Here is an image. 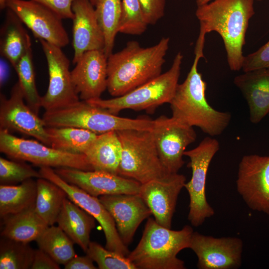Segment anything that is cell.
Here are the masks:
<instances>
[{
  "label": "cell",
  "mask_w": 269,
  "mask_h": 269,
  "mask_svg": "<svg viewBox=\"0 0 269 269\" xmlns=\"http://www.w3.org/2000/svg\"><path fill=\"white\" fill-rule=\"evenodd\" d=\"M99 199L112 216L121 240L127 246L132 242L140 223L152 215L139 193L104 195Z\"/></svg>",
  "instance_id": "d6986e66"
},
{
  "label": "cell",
  "mask_w": 269,
  "mask_h": 269,
  "mask_svg": "<svg viewBox=\"0 0 269 269\" xmlns=\"http://www.w3.org/2000/svg\"><path fill=\"white\" fill-rule=\"evenodd\" d=\"M71 71L72 81L84 101L100 98L107 89L108 57L102 50L84 53Z\"/></svg>",
  "instance_id": "ffe728a7"
},
{
  "label": "cell",
  "mask_w": 269,
  "mask_h": 269,
  "mask_svg": "<svg viewBox=\"0 0 269 269\" xmlns=\"http://www.w3.org/2000/svg\"><path fill=\"white\" fill-rule=\"evenodd\" d=\"M193 232L189 225L172 230L148 218L140 241L127 257L137 269H184V261L177 256L189 248Z\"/></svg>",
  "instance_id": "277c9868"
},
{
  "label": "cell",
  "mask_w": 269,
  "mask_h": 269,
  "mask_svg": "<svg viewBox=\"0 0 269 269\" xmlns=\"http://www.w3.org/2000/svg\"><path fill=\"white\" fill-rule=\"evenodd\" d=\"M74 17L72 46L75 64L83 54L94 50H104L103 32L98 21L95 7L90 0H75L72 4Z\"/></svg>",
  "instance_id": "44dd1931"
},
{
  "label": "cell",
  "mask_w": 269,
  "mask_h": 269,
  "mask_svg": "<svg viewBox=\"0 0 269 269\" xmlns=\"http://www.w3.org/2000/svg\"><path fill=\"white\" fill-rule=\"evenodd\" d=\"M36 242L39 249L59 265H65L76 255L74 243L58 226H48Z\"/></svg>",
  "instance_id": "f546056e"
},
{
  "label": "cell",
  "mask_w": 269,
  "mask_h": 269,
  "mask_svg": "<svg viewBox=\"0 0 269 269\" xmlns=\"http://www.w3.org/2000/svg\"><path fill=\"white\" fill-rule=\"evenodd\" d=\"M86 254L100 269H137L127 257L109 250L95 242H90Z\"/></svg>",
  "instance_id": "e575fe53"
},
{
  "label": "cell",
  "mask_w": 269,
  "mask_h": 269,
  "mask_svg": "<svg viewBox=\"0 0 269 269\" xmlns=\"http://www.w3.org/2000/svg\"><path fill=\"white\" fill-rule=\"evenodd\" d=\"M50 146L66 152L84 154L98 134L75 127H46Z\"/></svg>",
  "instance_id": "83f0119b"
},
{
  "label": "cell",
  "mask_w": 269,
  "mask_h": 269,
  "mask_svg": "<svg viewBox=\"0 0 269 269\" xmlns=\"http://www.w3.org/2000/svg\"><path fill=\"white\" fill-rule=\"evenodd\" d=\"M189 248L197 257L199 269H237L242 265L243 242L239 238H215L194 231Z\"/></svg>",
  "instance_id": "9a60e30c"
},
{
  "label": "cell",
  "mask_w": 269,
  "mask_h": 269,
  "mask_svg": "<svg viewBox=\"0 0 269 269\" xmlns=\"http://www.w3.org/2000/svg\"><path fill=\"white\" fill-rule=\"evenodd\" d=\"M236 187L250 209L269 215V156L244 155L239 164Z\"/></svg>",
  "instance_id": "4fadbf2b"
},
{
  "label": "cell",
  "mask_w": 269,
  "mask_h": 269,
  "mask_svg": "<svg viewBox=\"0 0 269 269\" xmlns=\"http://www.w3.org/2000/svg\"><path fill=\"white\" fill-rule=\"evenodd\" d=\"M1 219L3 220L1 237L27 243L36 241L49 226L38 215L34 207Z\"/></svg>",
  "instance_id": "484cf974"
},
{
  "label": "cell",
  "mask_w": 269,
  "mask_h": 269,
  "mask_svg": "<svg viewBox=\"0 0 269 269\" xmlns=\"http://www.w3.org/2000/svg\"><path fill=\"white\" fill-rule=\"evenodd\" d=\"M185 183V176L176 173L141 184L139 194L160 225L171 229L178 197Z\"/></svg>",
  "instance_id": "e0dca14e"
},
{
  "label": "cell",
  "mask_w": 269,
  "mask_h": 269,
  "mask_svg": "<svg viewBox=\"0 0 269 269\" xmlns=\"http://www.w3.org/2000/svg\"><path fill=\"white\" fill-rule=\"evenodd\" d=\"M234 83L247 102L250 121L259 123L269 114V69L244 72L234 78Z\"/></svg>",
  "instance_id": "7402d4cb"
},
{
  "label": "cell",
  "mask_w": 269,
  "mask_h": 269,
  "mask_svg": "<svg viewBox=\"0 0 269 269\" xmlns=\"http://www.w3.org/2000/svg\"><path fill=\"white\" fill-rule=\"evenodd\" d=\"M122 145L118 174L143 184L165 173L151 130L117 132Z\"/></svg>",
  "instance_id": "52a82bcc"
},
{
  "label": "cell",
  "mask_w": 269,
  "mask_h": 269,
  "mask_svg": "<svg viewBox=\"0 0 269 269\" xmlns=\"http://www.w3.org/2000/svg\"><path fill=\"white\" fill-rule=\"evenodd\" d=\"M18 82L27 105L37 115L41 107V97L36 88L31 48L22 57L14 68Z\"/></svg>",
  "instance_id": "d6a6232c"
},
{
  "label": "cell",
  "mask_w": 269,
  "mask_h": 269,
  "mask_svg": "<svg viewBox=\"0 0 269 269\" xmlns=\"http://www.w3.org/2000/svg\"><path fill=\"white\" fill-rule=\"evenodd\" d=\"M148 24H154L164 15L166 0H138Z\"/></svg>",
  "instance_id": "74e56055"
},
{
  "label": "cell",
  "mask_w": 269,
  "mask_h": 269,
  "mask_svg": "<svg viewBox=\"0 0 269 269\" xmlns=\"http://www.w3.org/2000/svg\"><path fill=\"white\" fill-rule=\"evenodd\" d=\"M151 131L165 173H178L184 164L183 156L186 147L196 139L193 127L161 115L153 120Z\"/></svg>",
  "instance_id": "30bf717a"
},
{
  "label": "cell",
  "mask_w": 269,
  "mask_h": 269,
  "mask_svg": "<svg viewBox=\"0 0 269 269\" xmlns=\"http://www.w3.org/2000/svg\"><path fill=\"white\" fill-rule=\"evenodd\" d=\"M6 8L11 10L38 39L60 48L69 42L62 18L43 5L32 0H7Z\"/></svg>",
  "instance_id": "5bb4252c"
},
{
  "label": "cell",
  "mask_w": 269,
  "mask_h": 269,
  "mask_svg": "<svg viewBox=\"0 0 269 269\" xmlns=\"http://www.w3.org/2000/svg\"><path fill=\"white\" fill-rule=\"evenodd\" d=\"M7 0H0V9H3L6 8L5 4Z\"/></svg>",
  "instance_id": "7bdbcfd3"
},
{
  "label": "cell",
  "mask_w": 269,
  "mask_h": 269,
  "mask_svg": "<svg viewBox=\"0 0 269 269\" xmlns=\"http://www.w3.org/2000/svg\"><path fill=\"white\" fill-rule=\"evenodd\" d=\"M55 171L65 181L98 197L121 194H138L141 184L134 179L119 174L99 170H82L61 167Z\"/></svg>",
  "instance_id": "ac0fdd59"
},
{
  "label": "cell",
  "mask_w": 269,
  "mask_h": 269,
  "mask_svg": "<svg viewBox=\"0 0 269 269\" xmlns=\"http://www.w3.org/2000/svg\"><path fill=\"white\" fill-rule=\"evenodd\" d=\"M34 253L35 250L28 243L2 237L0 242V269H30Z\"/></svg>",
  "instance_id": "1f68e13d"
},
{
  "label": "cell",
  "mask_w": 269,
  "mask_h": 269,
  "mask_svg": "<svg viewBox=\"0 0 269 269\" xmlns=\"http://www.w3.org/2000/svg\"><path fill=\"white\" fill-rule=\"evenodd\" d=\"M93 261L86 255L85 256L76 255L64 265L65 269H96L97 268L93 264Z\"/></svg>",
  "instance_id": "60d3db41"
},
{
  "label": "cell",
  "mask_w": 269,
  "mask_h": 269,
  "mask_svg": "<svg viewBox=\"0 0 269 269\" xmlns=\"http://www.w3.org/2000/svg\"><path fill=\"white\" fill-rule=\"evenodd\" d=\"M254 0H212L197 6L195 15L200 30L215 31L221 36L231 70L242 69L243 48L250 19L255 14Z\"/></svg>",
  "instance_id": "3957f363"
},
{
  "label": "cell",
  "mask_w": 269,
  "mask_h": 269,
  "mask_svg": "<svg viewBox=\"0 0 269 269\" xmlns=\"http://www.w3.org/2000/svg\"><path fill=\"white\" fill-rule=\"evenodd\" d=\"M41 177L39 171L25 163L0 157V184L15 185L30 178Z\"/></svg>",
  "instance_id": "d590c367"
},
{
  "label": "cell",
  "mask_w": 269,
  "mask_h": 269,
  "mask_svg": "<svg viewBox=\"0 0 269 269\" xmlns=\"http://www.w3.org/2000/svg\"><path fill=\"white\" fill-rule=\"evenodd\" d=\"M42 119L46 127H75L98 134L129 129L151 130L153 123V120L146 117H121L84 100L63 108L45 111Z\"/></svg>",
  "instance_id": "5b68a950"
},
{
  "label": "cell",
  "mask_w": 269,
  "mask_h": 269,
  "mask_svg": "<svg viewBox=\"0 0 269 269\" xmlns=\"http://www.w3.org/2000/svg\"><path fill=\"white\" fill-rule=\"evenodd\" d=\"M47 60L49 84L41 105L45 111L66 107L79 101V96L73 85L70 62L61 48L38 39Z\"/></svg>",
  "instance_id": "8fae6325"
},
{
  "label": "cell",
  "mask_w": 269,
  "mask_h": 269,
  "mask_svg": "<svg viewBox=\"0 0 269 269\" xmlns=\"http://www.w3.org/2000/svg\"><path fill=\"white\" fill-rule=\"evenodd\" d=\"M204 41L197 40L195 57L190 71L184 82L177 85L169 104L172 117L214 136L220 135L227 128L231 115L214 109L206 99L207 84L197 68L199 59L204 57Z\"/></svg>",
  "instance_id": "7a4b0ae2"
},
{
  "label": "cell",
  "mask_w": 269,
  "mask_h": 269,
  "mask_svg": "<svg viewBox=\"0 0 269 269\" xmlns=\"http://www.w3.org/2000/svg\"><path fill=\"white\" fill-rule=\"evenodd\" d=\"M84 154L94 170L118 174L122 145L117 132L98 134Z\"/></svg>",
  "instance_id": "d4e9b609"
},
{
  "label": "cell",
  "mask_w": 269,
  "mask_h": 269,
  "mask_svg": "<svg viewBox=\"0 0 269 269\" xmlns=\"http://www.w3.org/2000/svg\"><path fill=\"white\" fill-rule=\"evenodd\" d=\"M37 194L34 209L48 226L53 225L67 197L65 191L44 178L36 180Z\"/></svg>",
  "instance_id": "f1b7e54d"
},
{
  "label": "cell",
  "mask_w": 269,
  "mask_h": 269,
  "mask_svg": "<svg viewBox=\"0 0 269 269\" xmlns=\"http://www.w3.org/2000/svg\"><path fill=\"white\" fill-rule=\"evenodd\" d=\"M212 0H196V3L197 6H199L205 3H207ZM257 1H263L264 0H256Z\"/></svg>",
  "instance_id": "b9f144b4"
},
{
  "label": "cell",
  "mask_w": 269,
  "mask_h": 269,
  "mask_svg": "<svg viewBox=\"0 0 269 269\" xmlns=\"http://www.w3.org/2000/svg\"><path fill=\"white\" fill-rule=\"evenodd\" d=\"M36 181L30 178L19 185H0V216L2 219L35 206Z\"/></svg>",
  "instance_id": "4316f807"
},
{
  "label": "cell",
  "mask_w": 269,
  "mask_h": 269,
  "mask_svg": "<svg viewBox=\"0 0 269 269\" xmlns=\"http://www.w3.org/2000/svg\"><path fill=\"white\" fill-rule=\"evenodd\" d=\"M31 269H59V264L42 250H35Z\"/></svg>",
  "instance_id": "ab89813d"
},
{
  "label": "cell",
  "mask_w": 269,
  "mask_h": 269,
  "mask_svg": "<svg viewBox=\"0 0 269 269\" xmlns=\"http://www.w3.org/2000/svg\"><path fill=\"white\" fill-rule=\"evenodd\" d=\"M6 8L4 21L0 28V52L14 68L31 48V43L22 22L11 10Z\"/></svg>",
  "instance_id": "cb8c5ba5"
},
{
  "label": "cell",
  "mask_w": 269,
  "mask_h": 269,
  "mask_svg": "<svg viewBox=\"0 0 269 269\" xmlns=\"http://www.w3.org/2000/svg\"></svg>",
  "instance_id": "f6af8a7d"
},
{
  "label": "cell",
  "mask_w": 269,
  "mask_h": 269,
  "mask_svg": "<svg viewBox=\"0 0 269 269\" xmlns=\"http://www.w3.org/2000/svg\"><path fill=\"white\" fill-rule=\"evenodd\" d=\"M0 100V129L16 131L50 146L42 119L25 103L18 82L12 87L9 98L1 94Z\"/></svg>",
  "instance_id": "2e32d148"
},
{
  "label": "cell",
  "mask_w": 269,
  "mask_h": 269,
  "mask_svg": "<svg viewBox=\"0 0 269 269\" xmlns=\"http://www.w3.org/2000/svg\"><path fill=\"white\" fill-rule=\"evenodd\" d=\"M269 69V40L255 52L244 56L242 69L244 72Z\"/></svg>",
  "instance_id": "8d00e7d4"
},
{
  "label": "cell",
  "mask_w": 269,
  "mask_h": 269,
  "mask_svg": "<svg viewBox=\"0 0 269 269\" xmlns=\"http://www.w3.org/2000/svg\"><path fill=\"white\" fill-rule=\"evenodd\" d=\"M122 0H96L95 10L103 32L107 57L112 53L115 38L118 33L121 18Z\"/></svg>",
  "instance_id": "4dcf8cb0"
},
{
  "label": "cell",
  "mask_w": 269,
  "mask_h": 269,
  "mask_svg": "<svg viewBox=\"0 0 269 269\" xmlns=\"http://www.w3.org/2000/svg\"><path fill=\"white\" fill-rule=\"evenodd\" d=\"M0 151L9 157L40 167L94 170L84 154L62 151L41 142L15 136L4 129H0Z\"/></svg>",
  "instance_id": "ba28073f"
},
{
  "label": "cell",
  "mask_w": 269,
  "mask_h": 269,
  "mask_svg": "<svg viewBox=\"0 0 269 269\" xmlns=\"http://www.w3.org/2000/svg\"><path fill=\"white\" fill-rule=\"evenodd\" d=\"M219 148L217 139L207 136L196 147L184 153L190 159L188 166L192 170L191 179L184 185L190 200L188 220L195 227L202 225L207 218L215 214L207 200L205 188L210 164Z\"/></svg>",
  "instance_id": "9c48e42d"
},
{
  "label": "cell",
  "mask_w": 269,
  "mask_h": 269,
  "mask_svg": "<svg viewBox=\"0 0 269 269\" xmlns=\"http://www.w3.org/2000/svg\"><path fill=\"white\" fill-rule=\"evenodd\" d=\"M148 25L138 0H122L118 32L140 35Z\"/></svg>",
  "instance_id": "836d02e7"
},
{
  "label": "cell",
  "mask_w": 269,
  "mask_h": 269,
  "mask_svg": "<svg viewBox=\"0 0 269 269\" xmlns=\"http://www.w3.org/2000/svg\"><path fill=\"white\" fill-rule=\"evenodd\" d=\"M170 38L144 48L130 41L122 50L108 57L107 90L114 97L123 96L161 74Z\"/></svg>",
  "instance_id": "6da1fadb"
},
{
  "label": "cell",
  "mask_w": 269,
  "mask_h": 269,
  "mask_svg": "<svg viewBox=\"0 0 269 269\" xmlns=\"http://www.w3.org/2000/svg\"><path fill=\"white\" fill-rule=\"evenodd\" d=\"M39 171L42 178L62 188L70 200L91 215L99 222L105 234L107 249L124 256H128L130 252L128 246L122 241L112 216L99 198L68 183L51 167H40Z\"/></svg>",
  "instance_id": "7c38bea8"
},
{
  "label": "cell",
  "mask_w": 269,
  "mask_h": 269,
  "mask_svg": "<svg viewBox=\"0 0 269 269\" xmlns=\"http://www.w3.org/2000/svg\"><path fill=\"white\" fill-rule=\"evenodd\" d=\"M183 58L182 54L178 52L168 71L123 96L86 101L114 115L125 109L153 112L159 106L171 100L178 84Z\"/></svg>",
  "instance_id": "8992f818"
},
{
  "label": "cell",
  "mask_w": 269,
  "mask_h": 269,
  "mask_svg": "<svg viewBox=\"0 0 269 269\" xmlns=\"http://www.w3.org/2000/svg\"><path fill=\"white\" fill-rule=\"evenodd\" d=\"M95 219L69 198H65L57 219L58 226L86 253Z\"/></svg>",
  "instance_id": "603a6c76"
},
{
  "label": "cell",
  "mask_w": 269,
  "mask_h": 269,
  "mask_svg": "<svg viewBox=\"0 0 269 269\" xmlns=\"http://www.w3.org/2000/svg\"><path fill=\"white\" fill-rule=\"evenodd\" d=\"M90 1H91V2L92 3V4L95 6V2H96V0H90Z\"/></svg>",
  "instance_id": "ee69618b"
},
{
  "label": "cell",
  "mask_w": 269,
  "mask_h": 269,
  "mask_svg": "<svg viewBox=\"0 0 269 269\" xmlns=\"http://www.w3.org/2000/svg\"><path fill=\"white\" fill-rule=\"evenodd\" d=\"M49 8L62 19H72V4L75 0H32Z\"/></svg>",
  "instance_id": "f35d334b"
}]
</instances>
